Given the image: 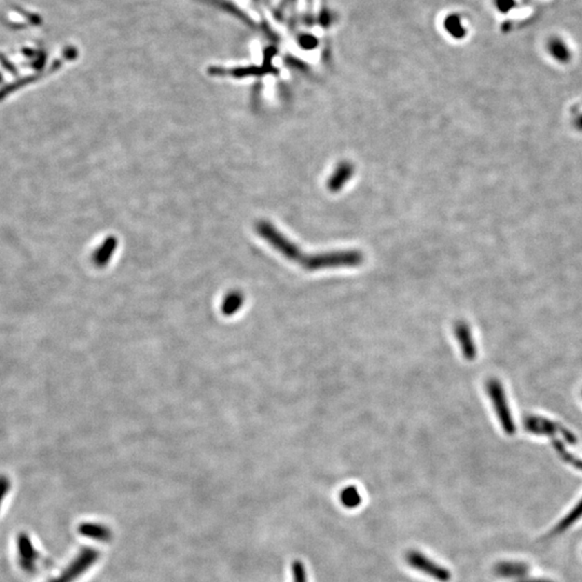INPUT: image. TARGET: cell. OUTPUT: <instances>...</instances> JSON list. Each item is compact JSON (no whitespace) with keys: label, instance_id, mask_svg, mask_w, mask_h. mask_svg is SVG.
<instances>
[{"label":"cell","instance_id":"obj_17","mask_svg":"<svg viewBox=\"0 0 582 582\" xmlns=\"http://www.w3.org/2000/svg\"><path fill=\"white\" fill-rule=\"evenodd\" d=\"M580 126H582V120H581V122H580Z\"/></svg>","mask_w":582,"mask_h":582},{"label":"cell","instance_id":"obj_3","mask_svg":"<svg viewBox=\"0 0 582 582\" xmlns=\"http://www.w3.org/2000/svg\"><path fill=\"white\" fill-rule=\"evenodd\" d=\"M405 561L411 568L439 582H449L452 575L448 568L434 563L421 551L411 550L405 554Z\"/></svg>","mask_w":582,"mask_h":582},{"label":"cell","instance_id":"obj_8","mask_svg":"<svg viewBox=\"0 0 582 582\" xmlns=\"http://www.w3.org/2000/svg\"><path fill=\"white\" fill-rule=\"evenodd\" d=\"M79 533L86 537L91 538L94 541L107 543L112 537L110 528L101 524L84 523L79 526Z\"/></svg>","mask_w":582,"mask_h":582},{"label":"cell","instance_id":"obj_11","mask_svg":"<svg viewBox=\"0 0 582 582\" xmlns=\"http://www.w3.org/2000/svg\"><path fill=\"white\" fill-rule=\"evenodd\" d=\"M361 501L363 499H361V493L356 486H346L345 489L341 491L340 501L345 508H357L361 506Z\"/></svg>","mask_w":582,"mask_h":582},{"label":"cell","instance_id":"obj_13","mask_svg":"<svg viewBox=\"0 0 582 582\" xmlns=\"http://www.w3.org/2000/svg\"><path fill=\"white\" fill-rule=\"evenodd\" d=\"M292 581L294 582H309L308 574H306L305 566L300 560L294 561L292 566Z\"/></svg>","mask_w":582,"mask_h":582},{"label":"cell","instance_id":"obj_10","mask_svg":"<svg viewBox=\"0 0 582 582\" xmlns=\"http://www.w3.org/2000/svg\"><path fill=\"white\" fill-rule=\"evenodd\" d=\"M528 568L521 563L503 562L497 564L495 572L501 577L513 578L521 577L525 574Z\"/></svg>","mask_w":582,"mask_h":582},{"label":"cell","instance_id":"obj_2","mask_svg":"<svg viewBox=\"0 0 582 582\" xmlns=\"http://www.w3.org/2000/svg\"><path fill=\"white\" fill-rule=\"evenodd\" d=\"M258 231H259L260 235L270 245H272L273 248L281 252V254H283L285 258L301 264L302 260L305 257L303 252L296 244L291 242L290 239L279 233L277 228H274L273 225L267 223V222H261L258 227Z\"/></svg>","mask_w":582,"mask_h":582},{"label":"cell","instance_id":"obj_14","mask_svg":"<svg viewBox=\"0 0 582 582\" xmlns=\"http://www.w3.org/2000/svg\"><path fill=\"white\" fill-rule=\"evenodd\" d=\"M495 3L501 12H508L516 6L514 0H495Z\"/></svg>","mask_w":582,"mask_h":582},{"label":"cell","instance_id":"obj_9","mask_svg":"<svg viewBox=\"0 0 582 582\" xmlns=\"http://www.w3.org/2000/svg\"><path fill=\"white\" fill-rule=\"evenodd\" d=\"M19 552L25 568H32L34 562L37 559V553L26 536H21L19 539Z\"/></svg>","mask_w":582,"mask_h":582},{"label":"cell","instance_id":"obj_4","mask_svg":"<svg viewBox=\"0 0 582 582\" xmlns=\"http://www.w3.org/2000/svg\"><path fill=\"white\" fill-rule=\"evenodd\" d=\"M99 560V552L91 548H86L79 554L77 555L74 561L62 572V575L50 582H72L83 575L94 563Z\"/></svg>","mask_w":582,"mask_h":582},{"label":"cell","instance_id":"obj_15","mask_svg":"<svg viewBox=\"0 0 582 582\" xmlns=\"http://www.w3.org/2000/svg\"><path fill=\"white\" fill-rule=\"evenodd\" d=\"M6 488H7V486H3V485H0V501L3 499V492H6Z\"/></svg>","mask_w":582,"mask_h":582},{"label":"cell","instance_id":"obj_5","mask_svg":"<svg viewBox=\"0 0 582 582\" xmlns=\"http://www.w3.org/2000/svg\"><path fill=\"white\" fill-rule=\"evenodd\" d=\"M455 336L461 346V353L467 361H474L476 355L472 329L464 321H459L455 326Z\"/></svg>","mask_w":582,"mask_h":582},{"label":"cell","instance_id":"obj_16","mask_svg":"<svg viewBox=\"0 0 582 582\" xmlns=\"http://www.w3.org/2000/svg\"><path fill=\"white\" fill-rule=\"evenodd\" d=\"M522 582H551V581H547V580L534 579V580H528V581H522Z\"/></svg>","mask_w":582,"mask_h":582},{"label":"cell","instance_id":"obj_12","mask_svg":"<svg viewBox=\"0 0 582 582\" xmlns=\"http://www.w3.org/2000/svg\"><path fill=\"white\" fill-rule=\"evenodd\" d=\"M549 51L560 62H568V59H570V50H568V46L565 45L564 42L559 38H552L549 41Z\"/></svg>","mask_w":582,"mask_h":582},{"label":"cell","instance_id":"obj_7","mask_svg":"<svg viewBox=\"0 0 582 582\" xmlns=\"http://www.w3.org/2000/svg\"><path fill=\"white\" fill-rule=\"evenodd\" d=\"M353 174L354 168L352 164L348 163V162L339 164L338 168L334 170V173L330 176L328 183H327L329 190L332 191V192L340 191L344 187V185L350 181Z\"/></svg>","mask_w":582,"mask_h":582},{"label":"cell","instance_id":"obj_6","mask_svg":"<svg viewBox=\"0 0 582 582\" xmlns=\"http://www.w3.org/2000/svg\"><path fill=\"white\" fill-rule=\"evenodd\" d=\"M488 390H489L490 396H491L492 400H493L494 405H495L496 410L499 412L503 426H505L507 430H512L511 419L509 417L508 411H507L506 402L503 401V394L501 385H499V382H496V381H491L488 384Z\"/></svg>","mask_w":582,"mask_h":582},{"label":"cell","instance_id":"obj_1","mask_svg":"<svg viewBox=\"0 0 582 582\" xmlns=\"http://www.w3.org/2000/svg\"><path fill=\"white\" fill-rule=\"evenodd\" d=\"M363 254L357 250H337L305 256L301 265L308 271H319L338 268H357L363 264Z\"/></svg>","mask_w":582,"mask_h":582}]
</instances>
